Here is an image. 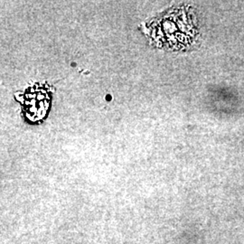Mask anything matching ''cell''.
I'll return each instance as SVG.
<instances>
[{
  "instance_id": "obj_1",
  "label": "cell",
  "mask_w": 244,
  "mask_h": 244,
  "mask_svg": "<svg viewBox=\"0 0 244 244\" xmlns=\"http://www.w3.org/2000/svg\"><path fill=\"white\" fill-rule=\"evenodd\" d=\"M49 108V96L43 90H35L26 95L25 99V110L27 117L37 120L44 116Z\"/></svg>"
}]
</instances>
